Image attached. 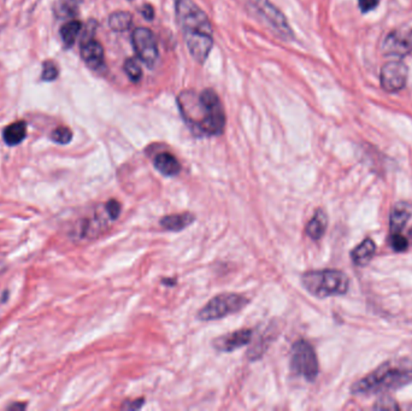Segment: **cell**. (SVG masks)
Returning <instances> with one entry per match:
<instances>
[{
  "instance_id": "cell-1",
  "label": "cell",
  "mask_w": 412,
  "mask_h": 411,
  "mask_svg": "<svg viewBox=\"0 0 412 411\" xmlns=\"http://www.w3.org/2000/svg\"><path fill=\"white\" fill-rule=\"evenodd\" d=\"M178 104L183 119L198 136H216L225 131V109L213 89L200 94L185 91L178 97Z\"/></svg>"
},
{
  "instance_id": "cell-2",
  "label": "cell",
  "mask_w": 412,
  "mask_h": 411,
  "mask_svg": "<svg viewBox=\"0 0 412 411\" xmlns=\"http://www.w3.org/2000/svg\"><path fill=\"white\" fill-rule=\"evenodd\" d=\"M175 10L190 53L198 63H204L213 47L210 20L193 0H176Z\"/></svg>"
},
{
  "instance_id": "cell-3",
  "label": "cell",
  "mask_w": 412,
  "mask_h": 411,
  "mask_svg": "<svg viewBox=\"0 0 412 411\" xmlns=\"http://www.w3.org/2000/svg\"><path fill=\"white\" fill-rule=\"evenodd\" d=\"M412 382V362L408 360H393L385 362L373 373L354 382L353 394L369 396L388 391L399 390Z\"/></svg>"
},
{
  "instance_id": "cell-4",
  "label": "cell",
  "mask_w": 412,
  "mask_h": 411,
  "mask_svg": "<svg viewBox=\"0 0 412 411\" xmlns=\"http://www.w3.org/2000/svg\"><path fill=\"white\" fill-rule=\"evenodd\" d=\"M302 284L307 292L317 298L343 296L350 287L347 275L335 269L306 271L303 274Z\"/></svg>"
},
{
  "instance_id": "cell-5",
  "label": "cell",
  "mask_w": 412,
  "mask_h": 411,
  "mask_svg": "<svg viewBox=\"0 0 412 411\" xmlns=\"http://www.w3.org/2000/svg\"><path fill=\"white\" fill-rule=\"evenodd\" d=\"M248 299L238 293H223L213 297L208 304L198 313L200 321H215L220 318L239 313L248 304Z\"/></svg>"
},
{
  "instance_id": "cell-6",
  "label": "cell",
  "mask_w": 412,
  "mask_h": 411,
  "mask_svg": "<svg viewBox=\"0 0 412 411\" xmlns=\"http://www.w3.org/2000/svg\"><path fill=\"white\" fill-rule=\"evenodd\" d=\"M291 368L295 375H300L307 381H314L319 375V360L314 348L305 340H298L292 346Z\"/></svg>"
},
{
  "instance_id": "cell-7",
  "label": "cell",
  "mask_w": 412,
  "mask_h": 411,
  "mask_svg": "<svg viewBox=\"0 0 412 411\" xmlns=\"http://www.w3.org/2000/svg\"><path fill=\"white\" fill-rule=\"evenodd\" d=\"M132 44L136 55L141 62H144L149 68H154L157 64L158 52L157 40L149 28L140 27L136 28L132 34Z\"/></svg>"
},
{
  "instance_id": "cell-8",
  "label": "cell",
  "mask_w": 412,
  "mask_h": 411,
  "mask_svg": "<svg viewBox=\"0 0 412 411\" xmlns=\"http://www.w3.org/2000/svg\"><path fill=\"white\" fill-rule=\"evenodd\" d=\"M253 4L280 38L285 40L293 38V32L291 30L288 22L277 6H274L269 0H253Z\"/></svg>"
},
{
  "instance_id": "cell-9",
  "label": "cell",
  "mask_w": 412,
  "mask_h": 411,
  "mask_svg": "<svg viewBox=\"0 0 412 411\" xmlns=\"http://www.w3.org/2000/svg\"><path fill=\"white\" fill-rule=\"evenodd\" d=\"M408 67L399 60H393L383 65L381 70V85L387 92H398L404 89L408 80Z\"/></svg>"
},
{
  "instance_id": "cell-10",
  "label": "cell",
  "mask_w": 412,
  "mask_h": 411,
  "mask_svg": "<svg viewBox=\"0 0 412 411\" xmlns=\"http://www.w3.org/2000/svg\"><path fill=\"white\" fill-rule=\"evenodd\" d=\"M94 28H88L81 41V57L86 65L92 70H100L105 67L104 63V48L94 40Z\"/></svg>"
},
{
  "instance_id": "cell-11",
  "label": "cell",
  "mask_w": 412,
  "mask_h": 411,
  "mask_svg": "<svg viewBox=\"0 0 412 411\" xmlns=\"http://www.w3.org/2000/svg\"><path fill=\"white\" fill-rule=\"evenodd\" d=\"M383 51L385 55L404 57L412 52V30L408 32L394 30L383 39Z\"/></svg>"
},
{
  "instance_id": "cell-12",
  "label": "cell",
  "mask_w": 412,
  "mask_h": 411,
  "mask_svg": "<svg viewBox=\"0 0 412 411\" xmlns=\"http://www.w3.org/2000/svg\"><path fill=\"white\" fill-rule=\"evenodd\" d=\"M253 331L250 328H242L239 331L232 332L230 334L222 335L213 340V346L218 351L233 352L238 348L251 343Z\"/></svg>"
},
{
  "instance_id": "cell-13",
  "label": "cell",
  "mask_w": 412,
  "mask_h": 411,
  "mask_svg": "<svg viewBox=\"0 0 412 411\" xmlns=\"http://www.w3.org/2000/svg\"><path fill=\"white\" fill-rule=\"evenodd\" d=\"M153 166L161 175L168 178H174L181 171V164L178 161V158L169 152H161L157 155L153 161Z\"/></svg>"
},
{
  "instance_id": "cell-14",
  "label": "cell",
  "mask_w": 412,
  "mask_h": 411,
  "mask_svg": "<svg viewBox=\"0 0 412 411\" xmlns=\"http://www.w3.org/2000/svg\"><path fill=\"white\" fill-rule=\"evenodd\" d=\"M411 214V208H410L408 204H395L393 209H392L391 217H390L391 234L401 233V230L405 228V226L408 225Z\"/></svg>"
},
{
  "instance_id": "cell-15",
  "label": "cell",
  "mask_w": 412,
  "mask_h": 411,
  "mask_svg": "<svg viewBox=\"0 0 412 411\" xmlns=\"http://www.w3.org/2000/svg\"><path fill=\"white\" fill-rule=\"evenodd\" d=\"M196 221V216L192 212H182V214H174L168 215L161 220V226L166 230L171 232H181L187 228Z\"/></svg>"
},
{
  "instance_id": "cell-16",
  "label": "cell",
  "mask_w": 412,
  "mask_h": 411,
  "mask_svg": "<svg viewBox=\"0 0 412 411\" xmlns=\"http://www.w3.org/2000/svg\"><path fill=\"white\" fill-rule=\"evenodd\" d=\"M375 252H376V244L368 237L353 249L351 252V259L358 267H366L374 257Z\"/></svg>"
},
{
  "instance_id": "cell-17",
  "label": "cell",
  "mask_w": 412,
  "mask_h": 411,
  "mask_svg": "<svg viewBox=\"0 0 412 411\" xmlns=\"http://www.w3.org/2000/svg\"><path fill=\"white\" fill-rule=\"evenodd\" d=\"M327 225L328 220L326 212L321 210V209H319V210H316L314 216H312V218L309 221V223L306 226V234H307L312 240L317 242L319 239H322L323 235L326 233V230H327Z\"/></svg>"
},
{
  "instance_id": "cell-18",
  "label": "cell",
  "mask_w": 412,
  "mask_h": 411,
  "mask_svg": "<svg viewBox=\"0 0 412 411\" xmlns=\"http://www.w3.org/2000/svg\"><path fill=\"white\" fill-rule=\"evenodd\" d=\"M27 123L25 121H18L11 123L3 131V139L5 144L9 146H16L21 144L22 141L26 139Z\"/></svg>"
},
{
  "instance_id": "cell-19",
  "label": "cell",
  "mask_w": 412,
  "mask_h": 411,
  "mask_svg": "<svg viewBox=\"0 0 412 411\" xmlns=\"http://www.w3.org/2000/svg\"><path fill=\"white\" fill-rule=\"evenodd\" d=\"M104 227H105V223L102 222V216H95L94 215V216L81 221L80 226L77 229V235L79 237H82V239L95 237V235H98L102 232Z\"/></svg>"
},
{
  "instance_id": "cell-20",
  "label": "cell",
  "mask_w": 412,
  "mask_h": 411,
  "mask_svg": "<svg viewBox=\"0 0 412 411\" xmlns=\"http://www.w3.org/2000/svg\"><path fill=\"white\" fill-rule=\"evenodd\" d=\"M81 28H82V25L79 21L68 22L60 28V37H62L65 47L74 46V44L77 41V35L81 32Z\"/></svg>"
},
{
  "instance_id": "cell-21",
  "label": "cell",
  "mask_w": 412,
  "mask_h": 411,
  "mask_svg": "<svg viewBox=\"0 0 412 411\" xmlns=\"http://www.w3.org/2000/svg\"><path fill=\"white\" fill-rule=\"evenodd\" d=\"M133 16L129 13L117 11L109 18V26L115 32H126L132 26Z\"/></svg>"
},
{
  "instance_id": "cell-22",
  "label": "cell",
  "mask_w": 412,
  "mask_h": 411,
  "mask_svg": "<svg viewBox=\"0 0 412 411\" xmlns=\"http://www.w3.org/2000/svg\"><path fill=\"white\" fill-rule=\"evenodd\" d=\"M79 11V0H58L55 4V15L60 18H72Z\"/></svg>"
},
{
  "instance_id": "cell-23",
  "label": "cell",
  "mask_w": 412,
  "mask_h": 411,
  "mask_svg": "<svg viewBox=\"0 0 412 411\" xmlns=\"http://www.w3.org/2000/svg\"><path fill=\"white\" fill-rule=\"evenodd\" d=\"M124 72L132 82H139L142 77L140 64L135 58H129L124 63Z\"/></svg>"
},
{
  "instance_id": "cell-24",
  "label": "cell",
  "mask_w": 412,
  "mask_h": 411,
  "mask_svg": "<svg viewBox=\"0 0 412 411\" xmlns=\"http://www.w3.org/2000/svg\"><path fill=\"white\" fill-rule=\"evenodd\" d=\"M72 131L68 127L55 128L51 133V141L57 144L67 145L72 141Z\"/></svg>"
},
{
  "instance_id": "cell-25",
  "label": "cell",
  "mask_w": 412,
  "mask_h": 411,
  "mask_svg": "<svg viewBox=\"0 0 412 411\" xmlns=\"http://www.w3.org/2000/svg\"><path fill=\"white\" fill-rule=\"evenodd\" d=\"M390 242H391L392 249L395 252H403L408 247V239L401 233L391 234Z\"/></svg>"
},
{
  "instance_id": "cell-26",
  "label": "cell",
  "mask_w": 412,
  "mask_h": 411,
  "mask_svg": "<svg viewBox=\"0 0 412 411\" xmlns=\"http://www.w3.org/2000/svg\"><path fill=\"white\" fill-rule=\"evenodd\" d=\"M58 68H57V65H55L53 62L51 60H46L45 63H44V69H43V74H41V79L43 81H55L57 77H58Z\"/></svg>"
},
{
  "instance_id": "cell-27",
  "label": "cell",
  "mask_w": 412,
  "mask_h": 411,
  "mask_svg": "<svg viewBox=\"0 0 412 411\" xmlns=\"http://www.w3.org/2000/svg\"><path fill=\"white\" fill-rule=\"evenodd\" d=\"M105 210H107V215L110 217L111 220L115 221L119 218L121 215V204L116 200H111L105 204Z\"/></svg>"
},
{
  "instance_id": "cell-28",
  "label": "cell",
  "mask_w": 412,
  "mask_h": 411,
  "mask_svg": "<svg viewBox=\"0 0 412 411\" xmlns=\"http://www.w3.org/2000/svg\"><path fill=\"white\" fill-rule=\"evenodd\" d=\"M358 1H359V8H361V13H364L374 10L380 3V0H358Z\"/></svg>"
},
{
  "instance_id": "cell-29",
  "label": "cell",
  "mask_w": 412,
  "mask_h": 411,
  "mask_svg": "<svg viewBox=\"0 0 412 411\" xmlns=\"http://www.w3.org/2000/svg\"><path fill=\"white\" fill-rule=\"evenodd\" d=\"M145 399H136V400H132V402L124 403L122 409H128V410H138L144 405Z\"/></svg>"
},
{
  "instance_id": "cell-30",
  "label": "cell",
  "mask_w": 412,
  "mask_h": 411,
  "mask_svg": "<svg viewBox=\"0 0 412 411\" xmlns=\"http://www.w3.org/2000/svg\"><path fill=\"white\" fill-rule=\"evenodd\" d=\"M141 13H142V16H144L146 20H153L154 18V9H153L152 5L149 4H145L142 8H141Z\"/></svg>"
},
{
  "instance_id": "cell-31",
  "label": "cell",
  "mask_w": 412,
  "mask_h": 411,
  "mask_svg": "<svg viewBox=\"0 0 412 411\" xmlns=\"http://www.w3.org/2000/svg\"><path fill=\"white\" fill-rule=\"evenodd\" d=\"M26 404H20V403H16V404L10 405L8 409H9V410H23V409H26Z\"/></svg>"
},
{
  "instance_id": "cell-32",
  "label": "cell",
  "mask_w": 412,
  "mask_h": 411,
  "mask_svg": "<svg viewBox=\"0 0 412 411\" xmlns=\"http://www.w3.org/2000/svg\"><path fill=\"white\" fill-rule=\"evenodd\" d=\"M163 284L174 286V285L176 284V280H169V279H168V280H163Z\"/></svg>"
}]
</instances>
